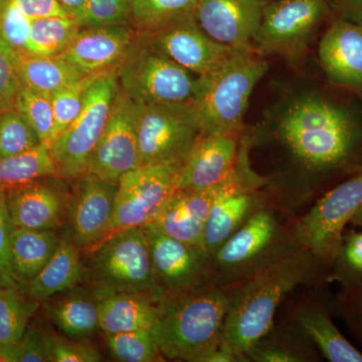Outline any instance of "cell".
<instances>
[{
	"label": "cell",
	"instance_id": "cell-26",
	"mask_svg": "<svg viewBox=\"0 0 362 362\" xmlns=\"http://www.w3.org/2000/svg\"><path fill=\"white\" fill-rule=\"evenodd\" d=\"M64 294L45 301L47 316L62 333L73 339H85L100 329L96 295L74 289Z\"/></svg>",
	"mask_w": 362,
	"mask_h": 362
},
{
	"label": "cell",
	"instance_id": "cell-50",
	"mask_svg": "<svg viewBox=\"0 0 362 362\" xmlns=\"http://www.w3.org/2000/svg\"><path fill=\"white\" fill-rule=\"evenodd\" d=\"M357 216H361V221H362V211H361V214H357Z\"/></svg>",
	"mask_w": 362,
	"mask_h": 362
},
{
	"label": "cell",
	"instance_id": "cell-10",
	"mask_svg": "<svg viewBox=\"0 0 362 362\" xmlns=\"http://www.w3.org/2000/svg\"><path fill=\"white\" fill-rule=\"evenodd\" d=\"M181 168L176 164H144L124 175L118 181L115 209L106 238L128 228H143L156 220L177 189Z\"/></svg>",
	"mask_w": 362,
	"mask_h": 362
},
{
	"label": "cell",
	"instance_id": "cell-1",
	"mask_svg": "<svg viewBox=\"0 0 362 362\" xmlns=\"http://www.w3.org/2000/svg\"><path fill=\"white\" fill-rule=\"evenodd\" d=\"M314 256L305 249L266 266L230 299L223 340L240 358L270 332L286 295L310 277Z\"/></svg>",
	"mask_w": 362,
	"mask_h": 362
},
{
	"label": "cell",
	"instance_id": "cell-7",
	"mask_svg": "<svg viewBox=\"0 0 362 362\" xmlns=\"http://www.w3.org/2000/svg\"><path fill=\"white\" fill-rule=\"evenodd\" d=\"M204 135L194 102L141 104L138 118L140 163L183 166Z\"/></svg>",
	"mask_w": 362,
	"mask_h": 362
},
{
	"label": "cell",
	"instance_id": "cell-3",
	"mask_svg": "<svg viewBox=\"0 0 362 362\" xmlns=\"http://www.w3.org/2000/svg\"><path fill=\"white\" fill-rule=\"evenodd\" d=\"M230 298L220 289L165 293L151 329L166 358L197 362L223 338Z\"/></svg>",
	"mask_w": 362,
	"mask_h": 362
},
{
	"label": "cell",
	"instance_id": "cell-30",
	"mask_svg": "<svg viewBox=\"0 0 362 362\" xmlns=\"http://www.w3.org/2000/svg\"><path fill=\"white\" fill-rule=\"evenodd\" d=\"M302 329L316 343L323 356L331 362H362V354L352 346L327 314L309 310L298 316Z\"/></svg>",
	"mask_w": 362,
	"mask_h": 362
},
{
	"label": "cell",
	"instance_id": "cell-36",
	"mask_svg": "<svg viewBox=\"0 0 362 362\" xmlns=\"http://www.w3.org/2000/svg\"><path fill=\"white\" fill-rule=\"evenodd\" d=\"M102 75L104 74L85 76L52 95V111H54V132L52 142L80 115L83 106H84L88 89Z\"/></svg>",
	"mask_w": 362,
	"mask_h": 362
},
{
	"label": "cell",
	"instance_id": "cell-22",
	"mask_svg": "<svg viewBox=\"0 0 362 362\" xmlns=\"http://www.w3.org/2000/svg\"><path fill=\"white\" fill-rule=\"evenodd\" d=\"M218 185L204 190L176 189L149 226L173 239L201 247L207 214Z\"/></svg>",
	"mask_w": 362,
	"mask_h": 362
},
{
	"label": "cell",
	"instance_id": "cell-9",
	"mask_svg": "<svg viewBox=\"0 0 362 362\" xmlns=\"http://www.w3.org/2000/svg\"><path fill=\"white\" fill-rule=\"evenodd\" d=\"M326 0H275L264 6L252 47L259 56L301 58L328 13Z\"/></svg>",
	"mask_w": 362,
	"mask_h": 362
},
{
	"label": "cell",
	"instance_id": "cell-12",
	"mask_svg": "<svg viewBox=\"0 0 362 362\" xmlns=\"http://www.w3.org/2000/svg\"><path fill=\"white\" fill-rule=\"evenodd\" d=\"M141 104L118 88L110 117L95 147L86 173L118 183L124 175L141 165L138 147V118Z\"/></svg>",
	"mask_w": 362,
	"mask_h": 362
},
{
	"label": "cell",
	"instance_id": "cell-34",
	"mask_svg": "<svg viewBox=\"0 0 362 362\" xmlns=\"http://www.w3.org/2000/svg\"><path fill=\"white\" fill-rule=\"evenodd\" d=\"M14 108L30 123L40 142L51 146L54 132L51 96L21 85L16 95Z\"/></svg>",
	"mask_w": 362,
	"mask_h": 362
},
{
	"label": "cell",
	"instance_id": "cell-49",
	"mask_svg": "<svg viewBox=\"0 0 362 362\" xmlns=\"http://www.w3.org/2000/svg\"><path fill=\"white\" fill-rule=\"evenodd\" d=\"M21 347L18 343L0 344V362H20Z\"/></svg>",
	"mask_w": 362,
	"mask_h": 362
},
{
	"label": "cell",
	"instance_id": "cell-2",
	"mask_svg": "<svg viewBox=\"0 0 362 362\" xmlns=\"http://www.w3.org/2000/svg\"><path fill=\"white\" fill-rule=\"evenodd\" d=\"M279 133L295 156L316 170L344 165L361 139L349 111L315 96L293 102L281 117Z\"/></svg>",
	"mask_w": 362,
	"mask_h": 362
},
{
	"label": "cell",
	"instance_id": "cell-19",
	"mask_svg": "<svg viewBox=\"0 0 362 362\" xmlns=\"http://www.w3.org/2000/svg\"><path fill=\"white\" fill-rule=\"evenodd\" d=\"M266 4V0H199L194 14L202 30L218 44L246 49L252 47Z\"/></svg>",
	"mask_w": 362,
	"mask_h": 362
},
{
	"label": "cell",
	"instance_id": "cell-21",
	"mask_svg": "<svg viewBox=\"0 0 362 362\" xmlns=\"http://www.w3.org/2000/svg\"><path fill=\"white\" fill-rule=\"evenodd\" d=\"M240 133L204 135L181 168L177 189L216 187L232 173L239 157Z\"/></svg>",
	"mask_w": 362,
	"mask_h": 362
},
{
	"label": "cell",
	"instance_id": "cell-40",
	"mask_svg": "<svg viewBox=\"0 0 362 362\" xmlns=\"http://www.w3.org/2000/svg\"><path fill=\"white\" fill-rule=\"evenodd\" d=\"M101 354L83 339L52 337V361L99 362Z\"/></svg>",
	"mask_w": 362,
	"mask_h": 362
},
{
	"label": "cell",
	"instance_id": "cell-38",
	"mask_svg": "<svg viewBox=\"0 0 362 362\" xmlns=\"http://www.w3.org/2000/svg\"><path fill=\"white\" fill-rule=\"evenodd\" d=\"M32 20L8 0H0V40L16 52H28Z\"/></svg>",
	"mask_w": 362,
	"mask_h": 362
},
{
	"label": "cell",
	"instance_id": "cell-44",
	"mask_svg": "<svg viewBox=\"0 0 362 362\" xmlns=\"http://www.w3.org/2000/svg\"><path fill=\"white\" fill-rule=\"evenodd\" d=\"M20 362L52 361V337L37 328H28L18 342Z\"/></svg>",
	"mask_w": 362,
	"mask_h": 362
},
{
	"label": "cell",
	"instance_id": "cell-27",
	"mask_svg": "<svg viewBox=\"0 0 362 362\" xmlns=\"http://www.w3.org/2000/svg\"><path fill=\"white\" fill-rule=\"evenodd\" d=\"M56 230L14 228L11 237V265L16 285L33 280L58 247Z\"/></svg>",
	"mask_w": 362,
	"mask_h": 362
},
{
	"label": "cell",
	"instance_id": "cell-6",
	"mask_svg": "<svg viewBox=\"0 0 362 362\" xmlns=\"http://www.w3.org/2000/svg\"><path fill=\"white\" fill-rule=\"evenodd\" d=\"M94 249L90 270L96 287L95 294L140 293L158 302L165 295L152 266L143 228L113 233Z\"/></svg>",
	"mask_w": 362,
	"mask_h": 362
},
{
	"label": "cell",
	"instance_id": "cell-45",
	"mask_svg": "<svg viewBox=\"0 0 362 362\" xmlns=\"http://www.w3.org/2000/svg\"><path fill=\"white\" fill-rule=\"evenodd\" d=\"M30 20L49 16H70L57 0H8Z\"/></svg>",
	"mask_w": 362,
	"mask_h": 362
},
{
	"label": "cell",
	"instance_id": "cell-15",
	"mask_svg": "<svg viewBox=\"0 0 362 362\" xmlns=\"http://www.w3.org/2000/svg\"><path fill=\"white\" fill-rule=\"evenodd\" d=\"M64 178L47 176L6 192L14 228L57 230L68 218L71 195Z\"/></svg>",
	"mask_w": 362,
	"mask_h": 362
},
{
	"label": "cell",
	"instance_id": "cell-48",
	"mask_svg": "<svg viewBox=\"0 0 362 362\" xmlns=\"http://www.w3.org/2000/svg\"><path fill=\"white\" fill-rule=\"evenodd\" d=\"M59 6L65 9L66 13L78 21H82L84 16L86 1L87 0H57Z\"/></svg>",
	"mask_w": 362,
	"mask_h": 362
},
{
	"label": "cell",
	"instance_id": "cell-43",
	"mask_svg": "<svg viewBox=\"0 0 362 362\" xmlns=\"http://www.w3.org/2000/svg\"><path fill=\"white\" fill-rule=\"evenodd\" d=\"M14 226L7 209L6 192L0 190V286H18L11 265V237Z\"/></svg>",
	"mask_w": 362,
	"mask_h": 362
},
{
	"label": "cell",
	"instance_id": "cell-42",
	"mask_svg": "<svg viewBox=\"0 0 362 362\" xmlns=\"http://www.w3.org/2000/svg\"><path fill=\"white\" fill-rule=\"evenodd\" d=\"M337 259L339 262L337 279L356 282L362 278V233H352L342 240Z\"/></svg>",
	"mask_w": 362,
	"mask_h": 362
},
{
	"label": "cell",
	"instance_id": "cell-13",
	"mask_svg": "<svg viewBox=\"0 0 362 362\" xmlns=\"http://www.w3.org/2000/svg\"><path fill=\"white\" fill-rule=\"evenodd\" d=\"M262 181L255 175L240 150L232 173L218 185L202 233L201 249L207 256L214 252L252 216L256 204L255 189Z\"/></svg>",
	"mask_w": 362,
	"mask_h": 362
},
{
	"label": "cell",
	"instance_id": "cell-51",
	"mask_svg": "<svg viewBox=\"0 0 362 362\" xmlns=\"http://www.w3.org/2000/svg\"><path fill=\"white\" fill-rule=\"evenodd\" d=\"M361 314H362V299H361Z\"/></svg>",
	"mask_w": 362,
	"mask_h": 362
},
{
	"label": "cell",
	"instance_id": "cell-41",
	"mask_svg": "<svg viewBox=\"0 0 362 362\" xmlns=\"http://www.w3.org/2000/svg\"><path fill=\"white\" fill-rule=\"evenodd\" d=\"M21 86L11 47L0 40V112L13 108Z\"/></svg>",
	"mask_w": 362,
	"mask_h": 362
},
{
	"label": "cell",
	"instance_id": "cell-39",
	"mask_svg": "<svg viewBox=\"0 0 362 362\" xmlns=\"http://www.w3.org/2000/svg\"><path fill=\"white\" fill-rule=\"evenodd\" d=\"M130 25L129 0H87L81 28Z\"/></svg>",
	"mask_w": 362,
	"mask_h": 362
},
{
	"label": "cell",
	"instance_id": "cell-47",
	"mask_svg": "<svg viewBox=\"0 0 362 362\" xmlns=\"http://www.w3.org/2000/svg\"><path fill=\"white\" fill-rule=\"evenodd\" d=\"M330 6L339 18L362 25V0H330Z\"/></svg>",
	"mask_w": 362,
	"mask_h": 362
},
{
	"label": "cell",
	"instance_id": "cell-20",
	"mask_svg": "<svg viewBox=\"0 0 362 362\" xmlns=\"http://www.w3.org/2000/svg\"><path fill=\"white\" fill-rule=\"evenodd\" d=\"M318 56L331 83L362 98V25L333 21L320 40Z\"/></svg>",
	"mask_w": 362,
	"mask_h": 362
},
{
	"label": "cell",
	"instance_id": "cell-37",
	"mask_svg": "<svg viewBox=\"0 0 362 362\" xmlns=\"http://www.w3.org/2000/svg\"><path fill=\"white\" fill-rule=\"evenodd\" d=\"M40 143L32 126L14 107L0 112V158L28 151Z\"/></svg>",
	"mask_w": 362,
	"mask_h": 362
},
{
	"label": "cell",
	"instance_id": "cell-14",
	"mask_svg": "<svg viewBox=\"0 0 362 362\" xmlns=\"http://www.w3.org/2000/svg\"><path fill=\"white\" fill-rule=\"evenodd\" d=\"M140 35L157 51L202 78L218 71L233 49L209 37L197 23L194 13Z\"/></svg>",
	"mask_w": 362,
	"mask_h": 362
},
{
	"label": "cell",
	"instance_id": "cell-46",
	"mask_svg": "<svg viewBox=\"0 0 362 362\" xmlns=\"http://www.w3.org/2000/svg\"><path fill=\"white\" fill-rule=\"evenodd\" d=\"M252 361L259 362H294L301 359L290 350L276 346H259L257 344L247 354Z\"/></svg>",
	"mask_w": 362,
	"mask_h": 362
},
{
	"label": "cell",
	"instance_id": "cell-8",
	"mask_svg": "<svg viewBox=\"0 0 362 362\" xmlns=\"http://www.w3.org/2000/svg\"><path fill=\"white\" fill-rule=\"evenodd\" d=\"M118 88L116 71L98 78L87 90L80 115L52 143L51 153L59 177L78 178L85 175L108 122Z\"/></svg>",
	"mask_w": 362,
	"mask_h": 362
},
{
	"label": "cell",
	"instance_id": "cell-23",
	"mask_svg": "<svg viewBox=\"0 0 362 362\" xmlns=\"http://www.w3.org/2000/svg\"><path fill=\"white\" fill-rule=\"evenodd\" d=\"M95 295L99 307L100 329L105 334L151 331L153 328L159 302L149 295L126 292Z\"/></svg>",
	"mask_w": 362,
	"mask_h": 362
},
{
	"label": "cell",
	"instance_id": "cell-17",
	"mask_svg": "<svg viewBox=\"0 0 362 362\" xmlns=\"http://www.w3.org/2000/svg\"><path fill=\"white\" fill-rule=\"evenodd\" d=\"M137 40L130 25L82 28L59 54L84 76L117 71Z\"/></svg>",
	"mask_w": 362,
	"mask_h": 362
},
{
	"label": "cell",
	"instance_id": "cell-16",
	"mask_svg": "<svg viewBox=\"0 0 362 362\" xmlns=\"http://www.w3.org/2000/svg\"><path fill=\"white\" fill-rule=\"evenodd\" d=\"M71 197L70 239L80 249L94 247L106 238L113 218L118 183L86 173Z\"/></svg>",
	"mask_w": 362,
	"mask_h": 362
},
{
	"label": "cell",
	"instance_id": "cell-35",
	"mask_svg": "<svg viewBox=\"0 0 362 362\" xmlns=\"http://www.w3.org/2000/svg\"><path fill=\"white\" fill-rule=\"evenodd\" d=\"M107 345L112 356L119 361H164V356L150 330L107 334Z\"/></svg>",
	"mask_w": 362,
	"mask_h": 362
},
{
	"label": "cell",
	"instance_id": "cell-24",
	"mask_svg": "<svg viewBox=\"0 0 362 362\" xmlns=\"http://www.w3.org/2000/svg\"><path fill=\"white\" fill-rule=\"evenodd\" d=\"M85 271L80 247L71 239H61L42 270L30 282L18 288L30 299L45 302L49 298L75 289L84 277Z\"/></svg>",
	"mask_w": 362,
	"mask_h": 362
},
{
	"label": "cell",
	"instance_id": "cell-28",
	"mask_svg": "<svg viewBox=\"0 0 362 362\" xmlns=\"http://www.w3.org/2000/svg\"><path fill=\"white\" fill-rule=\"evenodd\" d=\"M14 65L21 85L52 96L62 88L85 77L59 57H42L11 49Z\"/></svg>",
	"mask_w": 362,
	"mask_h": 362
},
{
	"label": "cell",
	"instance_id": "cell-18",
	"mask_svg": "<svg viewBox=\"0 0 362 362\" xmlns=\"http://www.w3.org/2000/svg\"><path fill=\"white\" fill-rule=\"evenodd\" d=\"M152 266L165 293L197 288L206 276L209 257L201 247L164 235L152 226H143Z\"/></svg>",
	"mask_w": 362,
	"mask_h": 362
},
{
	"label": "cell",
	"instance_id": "cell-4",
	"mask_svg": "<svg viewBox=\"0 0 362 362\" xmlns=\"http://www.w3.org/2000/svg\"><path fill=\"white\" fill-rule=\"evenodd\" d=\"M268 63L252 47L233 49L218 71L202 78L195 108L204 135L242 132L252 90Z\"/></svg>",
	"mask_w": 362,
	"mask_h": 362
},
{
	"label": "cell",
	"instance_id": "cell-25",
	"mask_svg": "<svg viewBox=\"0 0 362 362\" xmlns=\"http://www.w3.org/2000/svg\"><path fill=\"white\" fill-rule=\"evenodd\" d=\"M277 230V221L270 211H257L214 252V262L223 269L246 265L266 251Z\"/></svg>",
	"mask_w": 362,
	"mask_h": 362
},
{
	"label": "cell",
	"instance_id": "cell-5",
	"mask_svg": "<svg viewBox=\"0 0 362 362\" xmlns=\"http://www.w3.org/2000/svg\"><path fill=\"white\" fill-rule=\"evenodd\" d=\"M116 74L120 89L142 105L194 102L202 85V77L157 51L138 33Z\"/></svg>",
	"mask_w": 362,
	"mask_h": 362
},
{
	"label": "cell",
	"instance_id": "cell-32",
	"mask_svg": "<svg viewBox=\"0 0 362 362\" xmlns=\"http://www.w3.org/2000/svg\"><path fill=\"white\" fill-rule=\"evenodd\" d=\"M199 0H129V23L146 35L170 21L194 13Z\"/></svg>",
	"mask_w": 362,
	"mask_h": 362
},
{
	"label": "cell",
	"instance_id": "cell-11",
	"mask_svg": "<svg viewBox=\"0 0 362 362\" xmlns=\"http://www.w3.org/2000/svg\"><path fill=\"white\" fill-rule=\"evenodd\" d=\"M362 211V173L327 192L300 221L298 239L312 256L334 261L349 221Z\"/></svg>",
	"mask_w": 362,
	"mask_h": 362
},
{
	"label": "cell",
	"instance_id": "cell-31",
	"mask_svg": "<svg viewBox=\"0 0 362 362\" xmlns=\"http://www.w3.org/2000/svg\"><path fill=\"white\" fill-rule=\"evenodd\" d=\"M80 23L71 16H49L32 21L28 52L42 57H57L65 51L81 30Z\"/></svg>",
	"mask_w": 362,
	"mask_h": 362
},
{
	"label": "cell",
	"instance_id": "cell-33",
	"mask_svg": "<svg viewBox=\"0 0 362 362\" xmlns=\"http://www.w3.org/2000/svg\"><path fill=\"white\" fill-rule=\"evenodd\" d=\"M39 306L18 286H0V344L20 342Z\"/></svg>",
	"mask_w": 362,
	"mask_h": 362
},
{
	"label": "cell",
	"instance_id": "cell-29",
	"mask_svg": "<svg viewBox=\"0 0 362 362\" xmlns=\"http://www.w3.org/2000/svg\"><path fill=\"white\" fill-rule=\"evenodd\" d=\"M47 176H59L51 146L40 143L35 148L0 158V190L23 187Z\"/></svg>",
	"mask_w": 362,
	"mask_h": 362
}]
</instances>
